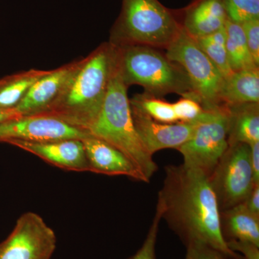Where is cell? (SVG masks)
<instances>
[{"mask_svg":"<svg viewBox=\"0 0 259 259\" xmlns=\"http://www.w3.org/2000/svg\"><path fill=\"white\" fill-rule=\"evenodd\" d=\"M165 173L157 205L162 218L184 244L201 242L228 259H244L232 251L223 238L221 210L208 177L185 164L167 166Z\"/></svg>","mask_w":259,"mask_h":259,"instance_id":"obj_1","label":"cell"},{"mask_svg":"<svg viewBox=\"0 0 259 259\" xmlns=\"http://www.w3.org/2000/svg\"><path fill=\"white\" fill-rule=\"evenodd\" d=\"M117 48L103 42L81 59L64 93L44 113L88 133L101 111L117 66Z\"/></svg>","mask_w":259,"mask_h":259,"instance_id":"obj_2","label":"cell"},{"mask_svg":"<svg viewBox=\"0 0 259 259\" xmlns=\"http://www.w3.org/2000/svg\"><path fill=\"white\" fill-rule=\"evenodd\" d=\"M89 134L118 149L149 182L158 166L135 128L126 87L116 66L101 111Z\"/></svg>","mask_w":259,"mask_h":259,"instance_id":"obj_3","label":"cell"},{"mask_svg":"<svg viewBox=\"0 0 259 259\" xmlns=\"http://www.w3.org/2000/svg\"><path fill=\"white\" fill-rule=\"evenodd\" d=\"M117 48V68L127 88L140 85L144 93L159 97L175 93L199 102L183 68L156 49L131 45Z\"/></svg>","mask_w":259,"mask_h":259,"instance_id":"obj_4","label":"cell"},{"mask_svg":"<svg viewBox=\"0 0 259 259\" xmlns=\"http://www.w3.org/2000/svg\"><path fill=\"white\" fill-rule=\"evenodd\" d=\"M182 28L158 0H122L109 42L118 47L143 45L166 49Z\"/></svg>","mask_w":259,"mask_h":259,"instance_id":"obj_5","label":"cell"},{"mask_svg":"<svg viewBox=\"0 0 259 259\" xmlns=\"http://www.w3.org/2000/svg\"><path fill=\"white\" fill-rule=\"evenodd\" d=\"M230 112L226 105L205 110L193 134L178 148L185 166L211 176L228 147Z\"/></svg>","mask_w":259,"mask_h":259,"instance_id":"obj_6","label":"cell"},{"mask_svg":"<svg viewBox=\"0 0 259 259\" xmlns=\"http://www.w3.org/2000/svg\"><path fill=\"white\" fill-rule=\"evenodd\" d=\"M166 56L187 72L204 110L221 106L220 92L224 78L199 47L195 38L182 28L176 38L166 48Z\"/></svg>","mask_w":259,"mask_h":259,"instance_id":"obj_7","label":"cell"},{"mask_svg":"<svg viewBox=\"0 0 259 259\" xmlns=\"http://www.w3.org/2000/svg\"><path fill=\"white\" fill-rule=\"evenodd\" d=\"M209 182L220 210L243 203L254 185L250 161V146L243 143L228 145Z\"/></svg>","mask_w":259,"mask_h":259,"instance_id":"obj_8","label":"cell"},{"mask_svg":"<svg viewBox=\"0 0 259 259\" xmlns=\"http://www.w3.org/2000/svg\"><path fill=\"white\" fill-rule=\"evenodd\" d=\"M56 247L54 230L37 213L25 212L0 243V259H51Z\"/></svg>","mask_w":259,"mask_h":259,"instance_id":"obj_9","label":"cell"},{"mask_svg":"<svg viewBox=\"0 0 259 259\" xmlns=\"http://www.w3.org/2000/svg\"><path fill=\"white\" fill-rule=\"evenodd\" d=\"M89 134L59 119L44 115L20 116L0 123V142L3 143L10 140L35 143L82 140Z\"/></svg>","mask_w":259,"mask_h":259,"instance_id":"obj_10","label":"cell"},{"mask_svg":"<svg viewBox=\"0 0 259 259\" xmlns=\"http://www.w3.org/2000/svg\"><path fill=\"white\" fill-rule=\"evenodd\" d=\"M135 128L144 147L154 154L166 148L178 149L193 134L197 122L163 123L153 120L136 107L131 105Z\"/></svg>","mask_w":259,"mask_h":259,"instance_id":"obj_11","label":"cell"},{"mask_svg":"<svg viewBox=\"0 0 259 259\" xmlns=\"http://www.w3.org/2000/svg\"><path fill=\"white\" fill-rule=\"evenodd\" d=\"M81 59L48 71L32 85L23 100L15 107L21 116L44 113L64 93L76 71Z\"/></svg>","mask_w":259,"mask_h":259,"instance_id":"obj_12","label":"cell"},{"mask_svg":"<svg viewBox=\"0 0 259 259\" xmlns=\"http://www.w3.org/2000/svg\"><path fill=\"white\" fill-rule=\"evenodd\" d=\"M5 144L21 148L62 169L78 172L90 171L81 140L64 139L40 143L10 140Z\"/></svg>","mask_w":259,"mask_h":259,"instance_id":"obj_13","label":"cell"},{"mask_svg":"<svg viewBox=\"0 0 259 259\" xmlns=\"http://www.w3.org/2000/svg\"><path fill=\"white\" fill-rule=\"evenodd\" d=\"M81 141L90 172L109 176H126L148 183L129 158L111 144L90 134Z\"/></svg>","mask_w":259,"mask_h":259,"instance_id":"obj_14","label":"cell"},{"mask_svg":"<svg viewBox=\"0 0 259 259\" xmlns=\"http://www.w3.org/2000/svg\"><path fill=\"white\" fill-rule=\"evenodd\" d=\"M227 18L223 0H201L189 10L182 28L190 36L198 38L222 29Z\"/></svg>","mask_w":259,"mask_h":259,"instance_id":"obj_15","label":"cell"},{"mask_svg":"<svg viewBox=\"0 0 259 259\" xmlns=\"http://www.w3.org/2000/svg\"><path fill=\"white\" fill-rule=\"evenodd\" d=\"M220 100L227 107L259 103V68L235 71L224 79Z\"/></svg>","mask_w":259,"mask_h":259,"instance_id":"obj_16","label":"cell"},{"mask_svg":"<svg viewBox=\"0 0 259 259\" xmlns=\"http://www.w3.org/2000/svg\"><path fill=\"white\" fill-rule=\"evenodd\" d=\"M221 228L226 241H249L259 246V216L243 203L221 211Z\"/></svg>","mask_w":259,"mask_h":259,"instance_id":"obj_17","label":"cell"},{"mask_svg":"<svg viewBox=\"0 0 259 259\" xmlns=\"http://www.w3.org/2000/svg\"><path fill=\"white\" fill-rule=\"evenodd\" d=\"M227 107V106H226ZM230 112L228 145H251L259 141V103L227 107Z\"/></svg>","mask_w":259,"mask_h":259,"instance_id":"obj_18","label":"cell"},{"mask_svg":"<svg viewBox=\"0 0 259 259\" xmlns=\"http://www.w3.org/2000/svg\"><path fill=\"white\" fill-rule=\"evenodd\" d=\"M49 71L30 69L0 79V108H15L37 80Z\"/></svg>","mask_w":259,"mask_h":259,"instance_id":"obj_19","label":"cell"},{"mask_svg":"<svg viewBox=\"0 0 259 259\" xmlns=\"http://www.w3.org/2000/svg\"><path fill=\"white\" fill-rule=\"evenodd\" d=\"M225 30L227 54L232 71L235 72L258 68L250 55L241 24L227 18Z\"/></svg>","mask_w":259,"mask_h":259,"instance_id":"obj_20","label":"cell"},{"mask_svg":"<svg viewBox=\"0 0 259 259\" xmlns=\"http://www.w3.org/2000/svg\"><path fill=\"white\" fill-rule=\"evenodd\" d=\"M195 40L224 79L233 74L227 54L225 26L214 33L195 38Z\"/></svg>","mask_w":259,"mask_h":259,"instance_id":"obj_21","label":"cell"},{"mask_svg":"<svg viewBox=\"0 0 259 259\" xmlns=\"http://www.w3.org/2000/svg\"><path fill=\"white\" fill-rule=\"evenodd\" d=\"M130 104L158 122L163 123L178 122L172 103L159 97L151 96L146 93L139 94L130 100Z\"/></svg>","mask_w":259,"mask_h":259,"instance_id":"obj_22","label":"cell"},{"mask_svg":"<svg viewBox=\"0 0 259 259\" xmlns=\"http://www.w3.org/2000/svg\"><path fill=\"white\" fill-rule=\"evenodd\" d=\"M227 16L241 24L259 19V0H223Z\"/></svg>","mask_w":259,"mask_h":259,"instance_id":"obj_23","label":"cell"},{"mask_svg":"<svg viewBox=\"0 0 259 259\" xmlns=\"http://www.w3.org/2000/svg\"><path fill=\"white\" fill-rule=\"evenodd\" d=\"M178 122H197L204 113V109L199 102L191 97H182L172 103Z\"/></svg>","mask_w":259,"mask_h":259,"instance_id":"obj_24","label":"cell"},{"mask_svg":"<svg viewBox=\"0 0 259 259\" xmlns=\"http://www.w3.org/2000/svg\"><path fill=\"white\" fill-rule=\"evenodd\" d=\"M161 219V209L159 206L157 205L152 224L148 231L147 236H146L142 246L136 252V254L128 259H156V243Z\"/></svg>","mask_w":259,"mask_h":259,"instance_id":"obj_25","label":"cell"},{"mask_svg":"<svg viewBox=\"0 0 259 259\" xmlns=\"http://www.w3.org/2000/svg\"><path fill=\"white\" fill-rule=\"evenodd\" d=\"M244 32L247 46L255 64L259 65V19L241 24Z\"/></svg>","mask_w":259,"mask_h":259,"instance_id":"obj_26","label":"cell"},{"mask_svg":"<svg viewBox=\"0 0 259 259\" xmlns=\"http://www.w3.org/2000/svg\"><path fill=\"white\" fill-rule=\"evenodd\" d=\"M186 248L185 259H228L219 250L201 242H192Z\"/></svg>","mask_w":259,"mask_h":259,"instance_id":"obj_27","label":"cell"},{"mask_svg":"<svg viewBox=\"0 0 259 259\" xmlns=\"http://www.w3.org/2000/svg\"><path fill=\"white\" fill-rule=\"evenodd\" d=\"M226 243L232 251L239 252L244 259H259V246L251 242L230 240Z\"/></svg>","mask_w":259,"mask_h":259,"instance_id":"obj_28","label":"cell"},{"mask_svg":"<svg viewBox=\"0 0 259 259\" xmlns=\"http://www.w3.org/2000/svg\"><path fill=\"white\" fill-rule=\"evenodd\" d=\"M243 204L250 212L259 216V183L253 185Z\"/></svg>","mask_w":259,"mask_h":259,"instance_id":"obj_29","label":"cell"},{"mask_svg":"<svg viewBox=\"0 0 259 259\" xmlns=\"http://www.w3.org/2000/svg\"><path fill=\"white\" fill-rule=\"evenodd\" d=\"M250 161L253 182L259 183V141L250 145Z\"/></svg>","mask_w":259,"mask_h":259,"instance_id":"obj_30","label":"cell"},{"mask_svg":"<svg viewBox=\"0 0 259 259\" xmlns=\"http://www.w3.org/2000/svg\"><path fill=\"white\" fill-rule=\"evenodd\" d=\"M20 114L17 111L16 109L0 108V123L5 121L11 120L20 117Z\"/></svg>","mask_w":259,"mask_h":259,"instance_id":"obj_31","label":"cell"}]
</instances>
